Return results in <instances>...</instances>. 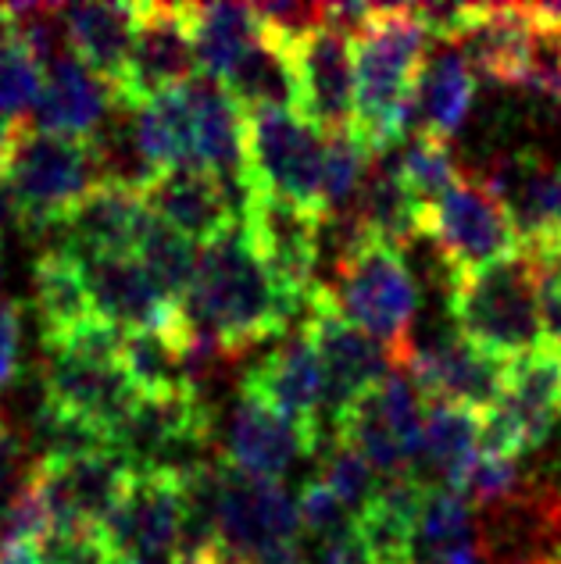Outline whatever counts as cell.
<instances>
[{
	"instance_id": "cell-1",
	"label": "cell",
	"mask_w": 561,
	"mask_h": 564,
	"mask_svg": "<svg viewBox=\"0 0 561 564\" xmlns=\"http://www.w3.org/2000/svg\"><path fill=\"white\" fill-rule=\"evenodd\" d=\"M312 296H293L250 243L244 221L201 247L194 286L180 304L175 344L186 358V376L197 386V372L223 358H236L269 336H287L293 315L301 325Z\"/></svg>"
},
{
	"instance_id": "cell-2",
	"label": "cell",
	"mask_w": 561,
	"mask_h": 564,
	"mask_svg": "<svg viewBox=\"0 0 561 564\" xmlns=\"http://www.w3.org/2000/svg\"><path fill=\"white\" fill-rule=\"evenodd\" d=\"M425 36L416 8H376L373 22L354 40V137L379 158L411 140V97L425 68Z\"/></svg>"
},
{
	"instance_id": "cell-3",
	"label": "cell",
	"mask_w": 561,
	"mask_h": 564,
	"mask_svg": "<svg viewBox=\"0 0 561 564\" xmlns=\"http://www.w3.org/2000/svg\"><path fill=\"white\" fill-rule=\"evenodd\" d=\"M447 304L454 333L500 361L526 358L543 344L540 275L526 247L490 269L451 279Z\"/></svg>"
},
{
	"instance_id": "cell-4",
	"label": "cell",
	"mask_w": 561,
	"mask_h": 564,
	"mask_svg": "<svg viewBox=\"0 0 561 564\" xmlns=\"http://www.w3.org/2000/svg\"><path fill=\"white\" fill-rule=\"evenodd\" d=\"M344 318L368 333L393 358L397 368L416 350V311L419 286L411 275L404 250L387 247L379 240H365L358 232L336 254L333 282H322Z\"/></svg>"
},
{
	"instance_id": "cell-5",
	"label": "cell",
	"mask_w": 561,
	"mask_h": 564,
	"mask_svg": "<svg viewBox=\"0 0 561 564\" xmlns=\"http://www.w3.org/2000/svg\"><path fill=\"white\" fill-rule=\"evenodd\" d=\"M118 347H122V333L108 322L90 318L65 339L47 344V368H43L47 404L94 425L111 440V447L115 433L140 404V390L118 361Z\"/></svg>"
},
{
	"instance_id": "cell-6",
	"label": "cell",
	"mask_w": 561,
	"mask_h": 564,
	"mask_svg": "<svg viewBox=\"0 0 561 564\" xmlns=\"http://www.w3.org/2000/svg\"><path fill=\"white\" fill-rule=\"evenodd\" d=\"M0 180L19 204L25 229L47 232L62 226L72 207L100 186V169L86 140L54 137L25 126L0 169Z\"/></svg>"
},
{
	"instance_id": "cell-7",
	"label": "cell",
	"mask_w": 561,
	"mask_h": 564,
	"mask_svg": "<svg viewBox=\"0 0 561 564\" xmlns=\"http://www.w3.org/2000/svg\"><path fill=\"white\" fill-rule=\"evenodd\" d=\"M419 236L433 243L447 282L457 275L490 269L522 250V236L508 204L483 175H465L444 200L419 207Z\"/></svg>"
},
{
	"instance_id": "cell-8",
	"label": "cell",
	"mask_w": 561,
	"mask_h": 564,
	"mask_svg": "<svg viewBox=\"0 0 561 564\" xmlns=\"http://www.w3.org/2000/svg\"><path fill=\"white\" fill-rule=\"evenodd\" d=\"M247 175L255 193L322 215L326 137L293 108L247 115Z\"/></svg>"
},
{
	"instance_id": "cell-9",
	"label": "cell",
	"mask_w": 561,
	"mask_h": 564,
	"mask_svg": "<svg viewBox=\"0 0 561 564\" xmlns=\"http://www.w3.org/2000/svg\"><path fill=\"white\" fill-rule=\"evenodd\" d=\"M308 336L315 339V350L326 372V404H322V440H330L339 422L373 397L382 379L393 372V358L368 333L344 318L333 293L322 286L312 293V307L304 318ZM322 447V443H319Z\"/></svg>"
},
{
	"instance_id": "cell-10",
	"label": "cell",
	"mask_w": 561,
	"mask_h": 564,
	"mask_svg": "<svg viewBox=\"0 0 561 564\" xmlns=\"http://www.w3.org/2000/svg\"><path fill=\"white\" fill-rule=\"evenodd\" d=\"M215 525L223 551L247 564L293 546L304 532L298 500L287 494L283 482L255 479L236 471L229 462H223V479H218Z\"/></svg>"
},
{
	"instance_id": "cell-11",
	"label": "cell",
	"mask_w": 561,
	"mask_h": 564,
	"mask_svg": "<svg viewBox=\"0 0 561 564\" xmlns=\"http://www.w3.org/2000/svg\"><path fill=\"white\" fill-rule=\"evenodd\" d=\"M183 479L175 471H132L122 500L105 522L118 557H175L183 546Z\"/></svg>"
},
{
	"instance_id": "cell-12",
	"label": "cell",
	"mask_w": 561,
	"mask_h": 564,
	"mask_svg": "<svg viewBox=\"0 0 561 564\" xmlns=\"http://www.w3.org/2000/svg\"><path fill=\"white\" fill-rule=\"evenodd\" d=\"M132 479V465L115 447L79 457H40L36 482L51 508V525L105 529Z\"/></svg>"
},
{
	"instance_id": "cell-13",
	"label": "cell",
	"mask_w": 561,
	"mask_h": 564,
	"mask_svg": "<svg viewBox=\"0 0 561 564\" xmlns=\"http://www.w3.org/2000/svg\"><path fill=\"white\" fill-rule=\"evenodd\" d=\"M244 229L258 254L272 269L293 296H312L319 290V261H322V232L326 218L287 204L269 193L250 189V204L244 215Z\"/></svg>"
},
{
	"instance_id": "cell-14",
	"label": "cell",
	"mask_w": 561,
	"mask_h": 564,
	"mask_svg": "<svg viewBox=\"0 0 561 564\" xmlns=\"http://www.w3.org/2000/svg\"><path fill=\"white\" fill-rule=\"evenodd\" d=\"M290 65L298 76V111L322 137L347 132L354 126V100H358L354 40L322 22L290 51Z\"/></svg>"
},
{
	"instance_id": "cell-15",
	"label": "cell",
	"mask_w": 561,
	"mask_h": 564,
	"mask_svg": "<svg viewBox=\"0 0 561 564\" xmlns=\"http://www.w3.org/2000/svg\"><path fill=\"white\" fill-rule=\"evenodd\" d=\"M201 76L194 40L183 19V4H140L137 40H132L126 79L118 86L122 108H140L151 97L180 90Z\"/></svg>"
},
{
	"instance_id": "cell-16",
	"label": "cell",
	"mask_w": 561,
	"mask_h": 564,
	"mask_svg": "<svg viewBox=\"0 0 561 564\" xmlns=\"http://www.w3.org/2000/svg\"><path fill=\"white\" fill-rule=\"evenodd\" d=\"M94 315L118 333H175L180 307L165 301L137 254H76Z\"/></svg>"
},
{
	"instance_id": "cell-17",
	"label": "cell",
	"mask_w": 561,
	"mask_h": 564,
	"mask_svg": "<svg viewBox=\"0 0 561 564\" xmlns=\"http://www.w3.org/2000/svg\"><path fill=\"white\" fill-rule=\"evenodd\" d=\"M244 393L258 397L293 425H301L315 443H322V404H326V372L315 350V339L304 325L290 329L283 344L244 376Z\"/></svg>"
},
{
	"instance_id": "cell-18",
	"label": "cell",
	"mask_w": 561,
	"mask_h": 564,
	"mask_svg": "<svg viewBox=\"0 0 561 564\" xmlns=\"http://www.w3.org/2000/svg\"><path fill=\"white\" fill-rule=\"evenodd\" d=\"M404 372L419 386L425 404H454L486 414L505 393L508 361L483 354L454 333L440 344L411 350Z\"/></svg>"
},
{
	"instance_id": "cell-19",
	"label": "cell",
	"mask_w": 561,
	"mask_h": 564,
	"mask_svg": "<svg viewBox=\"0 0 561 564\" xmlns=\"http://www.w3.org/2000/svg\"><path fill=\"white\" fill-rule=\"evenodd\" d=\"M154 221L158 218L147 207L143 193L100 183L72 207L54 232L62 236L57 247L76 254H137Z\"/></svg>"
},
{
	"instance_id": "cell-20",
	"label": "cell",
	"mask_w": 561,
	"mask_h": 564,
	"mask_svg": "<svg viewBox=\"0 0 561 564\" xmlns=\"http://www.w3.org/2000/svg\"><path fill=\"white\" fill-rule=\"evenodd\" d=\"M543 36L548 33L537 25L529 8L476 4V19H472V29L462 36L457 47L468 57L476 76L497 86H522L526 90V79L537 65Z\"/></svg>"
},
{
	"instance_id": "cell-21",
	"label": "cell",
	"mask_w": 561,
	"mask_h": 564,
	"mask_svg": "<svg viewBox=\"0 0 561 564\" xmlns=\"http://www.w3.org/2000/svg\"><path fill=\"white\" fill-rule=\"evenodd\" d=\"M308 454H319V443L301 425H293L269 404H261L258 397L240 393L226 443V462L236 471L279 482Z\"/></svg>"
},
{
	"instance_id": "cell-22",
	"label": "cell",
	"mask_w": 561,
	"mask_h": 564,
	"mask_svg": "<svg viewBox=\"0 0 561 564\" xmlns=\"http://www.w3.org/2000/svg\"><path fill=\"white\" fill-rule=\"evenodd\" d=\"M111 108H118L111 86L94 68H86L76 54H68L62 62H51L43 68V90L33 108V129L90 143L108 126Z\"/></svg>"
},
{
	"instance_id": "cell-23",
	"label": "cell",
	"mask_w": 561,
	"mask_h": 564,
	"mask_svg": "<svg viewBox=\"0 0 561 564\" xmlns=\"http://www.w3.org/2000/svg\"><path fill=\"white\" fill-rule=\"evenodd\" d=\"M143 200L158 221H165L169 229L183 232L186 240H194L197 247L212 243L215 236H223L226 229H233L236 221H240L226 186L201 169L161 172L158 180L143 189Z\"/></svg>"
},
{
	"instance_id": "cell-24",
	"label": "cell",
	"mask_w": 561,
	"mask_h": 564,
	"mask_svg": "<svg viewBox=\"0 0 561 564\" xmlns=\"http://www.w3.org/2000/svg\"><path fill=\"white\" fill-rule=\"evenodd\" d=\"M476 104V72L457 43H440L433 57H425V68L411 97V137L447 140L468 122Z\"/></svg>"
},
{
	"instance_id": "cell-25",
	"label": "cell",
	"mask_w": 561,
	"mask_h": 564,
	"mask_svg": "<svg viewBox=\"0 0 561 564\" xmlns=\"http://www.w3.org/2000/svg\"><path fill=\"white\" fill-rule=\"evenodd\" d=\"M72 54L86 68H94L105 79L115 97L126 79L129 51L137 40L140 4H68L62 8Z\"/></svg>"
},
{
	"instance_id": "cell-26",
	"label": "cell",
	"mask_w": 561,
	"mask_h": 564,
	"mask_svg": "<svg viewBox=\"0 0 561 564\" xmlns=\"http://www.w3.org/2000/svg\"><path fill=\"white\" fill-rule=\"evenodd\" d=\"M183 19L194 40L201 76L223 86L261 43L255 4H183Z\"/></svg>"
},
{
	"instance_id": "cell-27",
	"label": "cell",
	"mask_w": 561,
	"mask_h": 564,
	"mask_svg": "<svg viewBox=\"0 0 561 564\" xmlns=\"http://www.w3.org/2000/svg\"><path fill=\"white\" fill-rule=\"evenodd\" d=\"M350 221L365 240H379L397 250H404L419 236V207L408 197L390 154L373 158Z\"/></svg>"
},
{
	"instance_id": "cell-28",
	"label": "cell",
	"mask_w": 561,
	"mask_h": 564,
	"mask_svg": "<svg viewBox=\"0 0 561 564\" xmlns=\"http://www.w3.org/2000/svg\"><path fill=\"white\" fill-rule=\"evenodd\" d=\"M483 454V414L454 404H425V436L419 462L430 468V486L462 489Z\"/></svg>"
},
{
	"instance_id": "cell-29",
	"label": "cell",
	"mask_w": 561,
	"mask_h": 564,
	"mask_svg": "<svg viewBox=\"0 0 561 564\" xmlns=\"http://www.w3.org/2000/svg\"><path fill=\"white\" fill-rule=\"evenodd\" d=\"M33 286H36V315L43 325V347L57 344L68 333H76L79 325L97 318L79 272V261L65 247H51L36 258Z\"/></svg>"
},
{
	"instance_id": "cell-30",
	"label": "cell",
	"mask_w": 561,
	"mask_h": 564,
	"mask_svg": "<svg viewBox=\"0 0 561 564\" xmlns=\"http://www.w3.org/2000/svg\"><path fill=\"white\" fill-rule=\"evenodd\" d=\"M226 90L244 108V115L269 111V108L298 111V76H293L290 54L276 51L272 43H265V36L244 57V65L229 76Z\"/></svg>"
},
{
	"instance_id": "cell-31",
	"label": "cell",
	"mask_w": 561,
	"mask_h": 564,
	"mask_svg": "<svg viewBox=\"0 0 561 564\" xmlns=\"http://www.w3.org/2000/svg\"><path fill=\"white\" fill-rule=\"evenodd\" d=\"M118 361H122L126 376L140 390V397L175 393L183 386H194L186 376V358L172 333H122Z\"/></svg>"
},
{
	"instance_id": "cell-32",
	"label": "cell",
	"mask_w": 561,
	"mask_h": 564,
	"mask_svg": "<svg viewBox=\"0 0 561 564\" xmlns=\"http://www.w3.org/2000/svg\"><path fill=\"white\" fill-rule=\"evenodd\" d=\"M390 158H393L397 175H401V183L408 189V197L416 200V207H433L465 180V172L457 165L447 140L411 137L408 143L397 147Z\"/></svg>"
},
{
	"instance_id": "cell-33",
	"label": "cell",
	"mask_w": 561,
	"mask_h": 564,
	"mask_svg": "<svg viewBox=\"0 0 561 564\" xmlns=\"http://www.w3.org/2000/svg\"><path fill=\"white\" fill-rule=\"evenodd\" d=\"M43 90V65L29 43L4 22L0 25V129L29 126Z\"/></svg>"
},
{
	"instance_id": "cell-34",
	"label": "cell",
	"mask_w": 561,
	"mask_h": 564,
	"mask_svg": "<svg viewBox=\"0 0 561 564\" xmlns=\"http://www.w3.org/2000/svg\"><path fill=\"white\" fill-rule=\"evenodd\" d=\"M137 258L143 261V269L151 272L154 286L165 293V301L180 307L183 296L194 286L201 247L194 240H186L183 232L169 229L165 221H154V229L147 232V240L140 243Z\"/></svg>"
},
{
	"instance_id": "cell-35",
	"label": "cell",
	"mask_w": 561,
	"mask_h": 564,
	"mask_svg": "<svg viewBox=\"0 0 561 564\" xmlns=\"http://www.w3.org/2000/svg\"><path fill=\"white\" fill-rule=\"evenodd\" d=\"M373 165L368 147L354 137V129L326 137V183H322V218L347 221L358 204L362 183Z\"/></svg>"
},
{
	"instance_id": "cell-36",
	"label": "cell",
	"mask_w": 561,
	"mask_h": 564,
	"mask_svg": "<svg viewBox=\"0 0 561 564\" xmlns=\"http://www.w3.org/2000/svg\"><path fill=\"white\" fill-rule=\"evenodd\" d=\"M319 454H322V465H319L315 479L326 486L354 518H362L368 503H373L376 489H379L376 468L368 465L362 457V451L354 447V443H347L344 436L322 440Z\"/></svg>"
},
{
	"instance_id": "cell-37",
	"label": "cell",
	"mask_w": 561,
	"mask_h": 564,
	"mask_svg": "<svg viewBox=\"0 0 561 564\" xmlns=\"http://www.w3.org/2000/svg\"><path fill=\"white\" fill-rule=\"evenodd\" d=\"M40 564H115V551L105 529L90 525H51L36 546Z\"/></svg>"
},
{
	"instance_id": "cell-38",
	"label": "cell",
	"mask_w": 561,
	"mask_h": 564,
	"mask_svg": "<svg viewBox=\"0 0 561 564\" xmlns=\"http://www.w3.org/2000/svg\"><path fill=\"white\" fill-rule=\"evenodd\" d=\"M526 489L519 457H500V454H479L476 468L468 471L462 494L476 503L479 511L497 508V503L515 500Z\"/></svg>"
},
{
	"instance_id": "cell-39",
	"label": "cell",
	"mask_w": 561,
	"mask_h": 564,
	"mask_svg": "<svg viewBox=\"0 0 561 564\" xmlns=\"http://www.w3.org/2000/svg\"><path fill=\"white\" fill-rule=\"evenodd\" d=\"M298 511H301V525L308 536H315V543H326L333 536H344V532L354 529V518L344 503H339L326 486L319 479H312L298 497Z\"/></svg>"
},
{
	"instance_id": "cell-40",
	"label": "cell",
	"mask_w": 561,
	"mask_h": 564,
	"mask_svg": "<svg viewBox=\"0 0 561 564\" xmlns=\"http://www.w3.org/2000/svg\"><path fill=\"white\" fill-rule=\"evenodd\" d=\"M33 471H36V465H29L22 436L14 433L11 422L0 414V532H4L8 514L14 503H19L29 479H33Z\"/></svg>"
},
{
	"instance_id": "cell-41",
	"label": "cell",
	"mask_w": 561,
	"mask_h": 564,
	"mask_svg": "<svg viewBox=\"0 0 561 564\" xmlns=\"http://www.w3.org/2000/svg\"><path fill=\"white\" fill-rule=\"evenodd\" d=\"M22 365V315L19 304L0 296V393L19 379Z\"/></svg>"
},
{
	"instance_id": "cell-42",
	"label": "cell",
	"mask_w": 561,
	"mask_h": 564,
	"mask_svg": "<svg viewBox=\"0 0 561 564\" xmlns=\"http://www.w3.org/2000/svg\"><path fill=\"white\" fill-rule=\"evenodd\" d=\"M190 564H247V561H240V557H233L229 551H215V554H208V557H201V561H190Z\"/></svg>"
},
{
	"instance_id": "cell-43",
	"label": "cell",
	"mask_w": 561,
	"mask_h": 564,
	"mask_svg": "<svg viewBox=\"0 0 561 564\" xmlns=\"http://www.w3.org/2000/svg\"><path fill=\"white\" fill-rule=\"evenodd\" d=\"M554 40H558V54H561V29H558V33H554Z\"/></svg>"
},
{
	"instance_id": "cell-44",
	"label": "cell",
	"mask_w": 561,
	"mask_h": 564,
	"mask_svg": "<svg viewBox=\"0 0 561 564\" xmlns=\"http://www.w3.org/2000/svg\"><path fill=\"white\" fill-rule=\"evenodd\" d=\"M0 25H4V8H0Z\"/></svg>"
},
{
	"instance_id": "cell-45",
	"label": "cell",
	"mask_w": 561,
	"mask_h": 564,
	"mask_svg": "<svg viewBox=\"0 0 561 564\" xmlns=\"http://www.w3.org/2000/svg\"><path fill=\"white\" fill-rule=\"evenodd\" d=\"M0 279H4V261H0Z\"/></svg>"
},
{
	"instance_id": "cell-46",
	"label": "cell",
	"mask_w": 561,
	"mask_h": 564,
	"mask_svg": "<svg viewBox=\"0 0 561 564\" xmlns=\"http://www.w3.org/2000/svg\"><path fill=\"white\" fill-rule=\"evenodd\" d=\"M558 254H561V243H558Z\"/></svg>"
}]
</instances>
